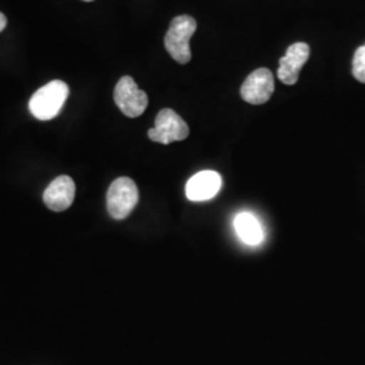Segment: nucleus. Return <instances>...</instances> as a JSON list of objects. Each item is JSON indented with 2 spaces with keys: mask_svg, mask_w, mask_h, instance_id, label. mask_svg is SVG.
Instances as JSON below:
<instances>
[{
  "mask_svg": "<svg viewBox=\"0 0 365 365\" xmlns=\"http://www.w3.org/2000/svg\"><path fill=\"white\" fill-rule=\"evenodd\" d=\"M221 175L214 170H202L194 175L185 185V195L192 202L209 200L221 190Z\"/></svg>",
  "mask_w": 365,
  "mask_h": 365,
  "instance_id": "9",
  "label": "nucleus"
},
{
  "mask_svg": "<svg viewBox=\"0 0 365 365\" xmlns=\"http://www.w3.org/2000/svg\"><path fill=\"white\" fill-rule=\"evenodd\" d=\"M84 1H93V0H84Z\"/></svg>",
  "mask_w": 365,
  "mask_h": 365,
  "instance_id": "13",
  "label": "nucleus"
},
{
  "mask_svg": "<svg viewBox=\"0 0 365 365\" xmlns=\"http://www.w3.org/2000/svg\"><path fill=\"white\" fill-rule=\"evenodd\" d=\"M6 26H7V18L4 14L0 13V31H3Z\"/></svg>",
  "mask_w": 365,
  "mask_h": 365,
  "instance_id": "12",
  "label": "nucleus"
},
{
  "mask_svg": "<svg viewBox=\"0 0 365 365\" xmlns=\"http://www.w3.org/2000/svg\"><path fill=\"white\" fill-rule=\"evenodd\" d=\"M235 227L240 238L249 245H257L262 240V229L260 222L250 212H241L237 215Z\"/></svg>",
  "mask_w": 365,
  "mask_h": 365,
  "instance_id": "10",
  "label": "nucleus"
},
{
  "mask_svg": "<svg viewBox=\"0 0 365 365\" xmlns=\"http://www.w3.org/2000/svg\"><path fill=\"white\" fill-rule=\"evenodd\" d=\"M352 72L356 80L365 84V43L354 52Z\"/></svg>",
  "mask_w": 365,
  "mask_h": 365,
  "instance_id": "11",
  "label": "nucleus"
},
{
  "mask_svg": "<svg viewBox=\"0 0 365 365\" xmlns=\"http://www.w3.org/2000/svg\"><path fill=\"white\" fill-rule=\"evenodd\" d=\"M190 135L185 120L170 108H163L157 114L155 128L148 131V137L158 144L170 145L182 141Z\"/></svg>",
  "mask_w": 365,
  "mask_h": 365,
  "instance_id": "4",
  "label": "nucleus"
},
{
  "mask_svg": "<svg viewBox=\"0 0 365 365\" xmlns=\"http://www.w3.org/2000/svg\"><path fill=\"white\" fill-rule=\"evenodd\" d=\"M140 199L138 188L130 178H118L111 182L107 191V210L108 214L117 220H125L130 215Z\"/></svg>",
  "mask_w": 365,
  "mask_h": 365,
  "instance_id": "3",
  "label": "nucleus"
},
{
  "mask_svg": "<svg viewBox=\"0 0 365 365\" xmlns=\"http://www.w3.org/2000/svg\"><path fill=\"white\" fill-rule=\"evenodd\" d=\"M114 101L118 108L129 118L143 115L149 103L146 92L138 88L131 76H123L118 81L114 90Z\"/></svg>",
  "mask_w": 365,
  "mask_h": 365,
  "instance_id": "5",
  "label": "nucleus"
},
{
  "mask_svg": "<svg viewBox=\"0 0 365 365\" xmlns=\"http://www.w3.org/2000/svg\"><path fill=\"white\" fill-rule=\"evenodd\" d=\"M310 57V46L304 42L292 43L280 58L277 78L286 86H294L299 78L300 69L307 63Z\"/></svg>",
  "mask_w": 365,
  "mask_h": 365,
  "instance_id": "7",
  "label": "nucleus"
},
{
  "mask_svg": "<svg viewBox=\"0 0 365 365\" xmlns=\"http://www.w3.org/2000/svg\"><path fill=\"white\" fill-rule=\"evenodd\" d=\"M68 95L69 88L66 83L61 80H53L31 96L29 110L33 117L39 120H51L60 114L66 105Z\"/></svg>",
  "mask_w": 365,
  "mask_h": 365,
  "instance_id": "1",
  "label": "nucleus"
},
{
  "mask_svg": "<svg viewBox=\"0 0 365 365\" xmlns=\"http://www.w3.org/2000/svg\"><path fill=\"white\" fill-rule=\"evenodd\" d=\"M274 91V75L267 68L253 71L241 87V96L250 105L267 103Z\"/></svg>",
  "mask_w": 365,
  "mask_h": 365,
  "instance_id": "6",
  "label": "nucleus"
},
{
  "mask_svg": "<svg viewBox=\"0 0 365 365\" xmlns=\"http://www.w3.org/2000/svg\"><path fill=\"white\" fill-rule=\"evenodd\" d=\"M76 185L72 178L63 175L54 179L43 192V202L52 211H66L75 200Z\"/></svg>",
  "mask_w": 365,
  "mask_h": 365,
  "instance_id": "8",
  "label": "nucleus"
},
{
  "mask_svg": "<svg viewBox=\"0 0 365 365\" xmlns=\"http://www.w3.org/2000/svg\"><path fill=\"white\" fill-rule=\"evenodd\" d=\"M196 27L195 19L190 15L176 16L170 22L164 45L170 57L179 64H187L191 61L190 39L195 34Z\"/></svg>",
  "mask_w": 365,
  "mask_h": 365,
  "instance_id": "2",
  "label": "nucleus"
}]
</instances>
